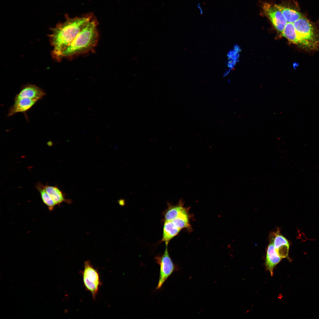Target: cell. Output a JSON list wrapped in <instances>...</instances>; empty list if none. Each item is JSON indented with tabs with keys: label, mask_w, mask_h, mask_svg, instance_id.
<instances>
[{
	"label": "cell",
	"mask_w": 319,
	"mask_h": 319,
	"mask_svg": "<svg viewBox=\"0 0 319 319\" xmlns=\"http://www.w3.org/2000/svg\"><path fill=\"white\" fill-rule=\"evenodd\" d=\"M181 201H180L178 204L171 206L168 209L165 215V221H172L185 209Z\"/></svg>",
	"instance_id": "2e32d148"
},
{
	"label": "cell",
	"mask_w": 319,
	"mask_h": 319,
	"mask_svg": "<svg viewBox=\"0 0 319 319\" xmlns=\"http://www.w3.org/2000/svg\"><path fill=\"white\" fill-rule=\"evenodd\" d=\"M35 187L39 192L43 203L50 211H53L56 205L44 188L43 184L39 182L35 185Z\"/></svg>",
	"instance_id": "5bb4252c"
},
{
	"label": "cell",
	"mask_w": 319,
	"mask_h": 319,
	"mask_svg": "<svg viewBox=\"0 0 319 319\" xmlns=\"http://www.w3.org/2000/svg\"><path fill=\"white\" fill-rule=\"evenodd\" d=\"M82 274L85 289L90 292L93 300H95L102 285L97 270L89 261H87L84 262Z\"/></svg>",
	"instance_id": "277c9868"
},
{
	"label": "cell",
	"mask_w": 319,
	"mask_h": 319,
	"mask_svg": "<svg viewBox=\"0 0 319 319\" xmlns=\"http://www.w3.org/2000/svg\"><path fill=\"white\" fill-rule=\"evenodd\" d=\"M38 101L29 98L14 99V103L9 110L8 116H12L20 112H24L30 109Z\"/></svg>",
	"instance_id": "ba28073f"
},
{
	"label": "cell",
	"mask_w": 319,
	"mask_h": 319,
	"mask_svg": "<svg viewBox=\"0 0 319 319\" xmlns=\"http://www.w3.org/2000/svg\"><path fill=\"white\" fill-rule=\"evenodd\" d=\"M274 234L272 242L276 253L281 259L288 258L289 246L288 241L278 232Z\"/></svg>",
	"instance_id": "9c48e42d"
},
{
	"label": "cell",
	"mask_w": 319,
	"mask_h": 319,
	"mask_svg": "<svg viewBox=\"0 0 319 319\" xmlns=\"http://www.w3.org/2000/svg\"><path fill=\"white\" fill-rule=\"evenodd\" d=\"M167 245H166L165 249L163 255L157 256L155 258L156 262L160 266L159 280L156 289H160L166 280L177 269V266L169 255Z\"/></svg>",
	"instance_id": "5b68a950"
},
{
	"label": "cell",
	"mask_w": 319,
	"mask_h": 319,
	"mask_svg": "<svg viewBox=\"0 0 319 319\" xmlns=\"http://www.w3.org/2000/svg\"><path fill=\"white\" fill-rule=\"evenodd\" d=\"M180 230L176 227L172 221H165L164 223L162 241L166 245L179 232Z\"/></svg>",
	"instance_id": "7c38bea8"
},
{
	"label": "cell",
	"mask_w": 319,
	"mask_h": 319,
	"mask_svg": "<svg viewBox=\"0 0 319 319\" xmlns=\"http://www.w3.org/2000/svg\"><path fill=\"white\" fill-rule=\"evenodd\" d=\"M172 221L174 225L180 230L189 226L188 217L185 209Z\"/></svg>",
	"instance_id": "e0dca14e"
},
{
	"label": "cell",
	"mask_w": 319,
	"mask_h": 319,
	"mask_svg": "<svg viewBox=\"0 0 319 319\" xmlns=\"http://www.w3.org/2000/svg\"><path fill=\"white\" fill-rule=\"evenodd\" d=\"M281 259L276 253L273 243L271 242L267 248L266 260V266L271 276L273 274L274 268Z\"/></svg>",
	"instance_id": "30bf717a"
},
{
	"label": "cell",
	"mask_w": 319,
	"mask_h": 319,
	"mask_svg": "<svg viewBox=\"0 0 319 319\" xmlns=\"http://www.w3.org/2000/svg\"><path fill=\"white\" fill-rule=\"evenodd\" d=\"M92 17L90 15L74 18L67 17L64 22L53 29L50 37L53 47L52 55L54 58L61 59L63 51Z\"/></svg>",
	"instance_id": "6da1fadb"
},
{
	"label": "cell",
	"mask_w": 319,
	"mask_h": 319,
	"mask_svg": "<svg viewBox=\"0 0 319 319\" xmlns=\"http://www.w3.org/2000/svg\"><path fill=\"white\" fill-rule=\"evenodd\" d=\"M45 95V92L37 86L33 84L27 85L23 87L15 96L14 99L29 98L38 101Z\"/></svg>",
	"instance_id": "52a82bcc"
},
{
	"label": "cell",
	"mask_w": 319,
	"mask_h": 319,
	"mask_svg": "<svg viewBox=\"0 0 319 319\" xmlns=\"http://www.w3.org/2000/svg\"><path fill=\"white\" fill-rule=\"evenodd\" d=\"M281 35L290 42L297 45L296 32L293 23L287 22Z\"/></svg>",
	"instance_id": "9a60e30c"
},
{
	"label": "cell",
	"mask_w": 319,
	"mask_h": 319,
	"mask_svg": "<svg viewBox=\"0 0 319 319\" xmlns=\"http://www.w3.org/2000/svg\"><path fill=\"white\" fill-rule=\"evenodd\" d=\"M262 7L264 14L274 28L282 33L287 22L282 12L276 4L265 2L263 3Z\"/></svg>",
	"instance_id": "8992f818"
},
{
	"label": "cell",
	"mask_w": 319,
	"mask_h": 319,
	"mask_svg": "<svg viewBox=\"0 0 319 319\" xmlns=\"http://www.w3.org/2000/svg\"><path fill=\"white\" fill-rule=\"evenodd\" d=\"M97 27V21L92 17L63 51L61 59L85 53L94 47L98 38Z\"/></svg>",
	"instance_id": "7a4b0ae2"
},
{
	"label": "cell",
	"mask_w": 319,
	"mask_h": 319,
	"mask_svg": "<svg viewBox=\"0 0 319 319\" xmlns=\"http://www.w3.org/2000/svg\"><path fill=\"white\" fill-rule=\"evenodd\" d=\"M230 70H228L225 71L223 74V76L224 77L227 76L229 73Z\"/></svg>",
	"instance_id": "ac0fdd59"
},
{
	"label": "cell",
	"mask_w": 319,
	"mask_h": 319,
	"mask_svg": "<svg viewBox=\"0 0 319 319\" xmlns=\"http://www.w3.org/2000/svg\"><path fill=\"white\" fill-rule=\"evenodd\" d=\"M286 19L287 22L294 23L302 17L299 12L290 7L282 4H276Z\"/></svg>",
	"instance_id": "4fadbf2b"
},
{
	"label": "cell",
	"mask_w": 319,
	"mask_h": 319,
	"mask_svg": "<svg viewBox=\"0 0 319 319\" xmlns=\"http://www.w3.org/2000/svg\"><path fill=\"white\" fill-rule=\"evenodd\" d=\"M43 187L56 205H59L63 202L69 203L70 201L66 199L64 193L57 185H43Z\"/></svg>",
	"instance_id": "8fae6325"
},
{
	"label": "cell",
	"mask_w": 319,
	"mask_h": 319,
	"mask_svg": "<svg viewBox=\"0 0 319 319\" xmlns=\"http://www.w3.org/2000/svg\"><path fill=\"white\" fill-rule=\"evenodd\" d=\"M297 45L307 51L319 50V33L313 25L302 17L293 23Z\"/></svg>",
	"instance_id": "3957f363"
}]
</instances>
